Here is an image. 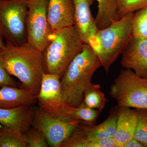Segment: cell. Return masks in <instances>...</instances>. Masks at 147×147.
Returning a JSON list of instances; mask_svg holds the SVG:
<instances>
[{"instance_id":"12","label":"cell","mask_w":147,"mask_h":147,"mask_svg":"<svg viewBox=\"0 0 147 147\" xmlns=\"http://www.w3.org/2000/svg\"><path fill=\"white\" fill-rule=\"evenodd\" d=\"M75 8L74 26L83 42L88 44L98 30L91 5L94 0H73Z\"/></svg>"},{"instance_id":"24","label":"cell","mask_w":147,"mask_h":147,"mask_svg":"<svg viewBox=\"0 0 147 147\" xmlns=\"http://www.w3.org/2000/svg\"><path fill=\"white\" fill-rule=\"evenodd\" d=\"M134 109L137 114V124L134 137L147 147V109Z\"/></svg>"},{"instance_id":"14","label":"cell","mask_w":147,"mask_h":147,"mask_svg":"<svg viewBox=\"0 0 147 147\" xmlns=\"http://www.w3.org/2000/svg\"><path fill=\"white\" fill-rule=\"evenodd\" d=\"M36 102L37 95L23 88L5 86L0 89V108L32 106Z\"/></svg>"},{"instance_id":"19","label":"cell","mask_w":147,"mask_h":147,"mask_svg":"<svg viewBox=\"0 0 147 147\" xmlns=\"http://www.w3.org/2000/svg\"><path fill=\"white\" fill-rule=\"evenodd\" d=\"M0 147H28L26 133L18 128L3 126L0 129Z\"/></svg>"},{"instance_id":"7","label":"cell","mask_w":147,"mask_h":147,"mask_svg":"<svg viewBox=\"0 0 147 147\" xmlns=\"http://www.w3.org/2000/svg\"><path fill=\"white\" fill-rule=\"evenodd\" d=\"M37 102L38 108L55 117L65 121L74 120L71 114L74 106L64 98L61 78L57 75L44 72Z\"/></svg>"},{"instance_id":"18","label":"cell","mask_w":147,"mask_h":147,"mask_svg":"<svg viewBox=\"0 0 147 147\" xmlns=\"http://www.w3.org/2000/svg\"><path fill=\"white\" fill-rule=\"evenodd\" d=\"M96 1L98 11L95 21L98 30H101L109 26L117 20V0Z\"/></svg>"},{"instance_id":"26","label":"cell","mask_w":147,"mask_h":147,"mask_svg":"<svg viewBox=\"0 0 147 147\" xmlns=\"http://www.w3.org/2000/svg\"><path fill=\"white\" fill-rule=\"evenodd\" d=\"M10 76L5 67L2 59L0 55V87L16 86V82Z\"/></svg>"},{"instance_id":"1","label":"cell","mask_w":147,"mask_h":147,"mask_svg":"<svg viewBox=\"0 0 147 147\" xmlns=\"http://www.w3.org/2000/svg\"><path fill=\"white\" fill-rule=\"evenodd\" d=\"M0 55L7 71L20 81L21 88L37 95L44 72L42 51L28 42L18 45L7 41Z\"/></svg>"},{"instance_id":"25","label":"cell","mask_w":147,"mask_h":147,"mask_svg":"<svg viewBox=\"0 0 147 147\" xmlns=\"http://www.w3.org/2000/svg\"><path fill=\"white\" fill-rule=\"evenodd\" d=\"M28 147H47L46 138L41 131L32 126L26 132Z\"/></svg>"},{"instance_id":"27","label":"cell","mask_w":147,"mask_h":147,"mask_svg":"<svg viewBox=\"0 0 147 147\" xmlns=\"http://www.w3.org/2000/svg\"><path fill=\"white\" fill-rule=\"evenodd\" d=\"M122 147H146L137 139L133 138L122 145Z\"/></svg>"},{"instance_id":"3","label":"cell","mask_w":147,"mask_h":147,"mask_svg":"<svg viewBox=\"0 0 147 147\" xmlns=\"http://www.w3.org/2000/svg\"><path fill=\"white\" fill-rule=\"evenodd\" d=\"M134 13L114 21L105 28L98 30L88 44L99 58L107 73L133 36L132 20Z\"/></svg>"},{"instance_id":"9","label":"cell","mask_w":147,"mask_h":147,"mask_svg":"<svg viewBox=\"0 0 147 147\" xmlns=\"http://www.w3.org/2000/svg\"><path fill=\"white\" fill-rule=\"evenodd\" d=\"M32 126L45 136L49 146L60 147L81 122L65 121L55 117L39 108H34Z\"/></svg>"},{"instance_id":"17","label":"cell","mask_w":147,"mask_h":147,"mask_svg":"<svg viewBox=\"0 0 147 147\" xmlns=\"http://www.w3.org/2000/svg\"><path fill=\"white\" fill-rule=\"evenodd\" d=\"M60 147H121L114 138L91 139L84 133L79 125L76 127Z\"/></svg>"},{"instance_id":"5","label":"cell","mask_w":147,"mask_h":147,"mask_svg":"<svg viewBox=\"0 0 147 147\" xmlns=\"http://www.w3.org/2000/svg\"><path fill=\"white\" fill-rule=\"evenodd\" d=\"M110 94L119 107L147 109V78L131 69H121L110 87Z\"/></svg>"},{"instance_id":"28","label":"cell","mask_w":147,"mask_h":147,"mask_svg":"<svg viewBox=\"0 0 147 147\" xmlns=\"http://www.w3.org/2000/svg\"><path fill=\"white\" fill-rule=\"evenodd\" d=\"M1 35V34L0 32V50H1L5 46V45L3 43L2 40Z\"/></svg>"},{"instance_id":"6","label":"cell","mask_w":147,"mask_h":147,"mask_svg":"<svg viewBox=\"0 0 147 147\" xmlns=\"http://www.w3.org/2000/svg\"><path fill=\"white\" fill-rule=\"evenodd\" d=\"M28 1L0 0V32L14 45L27 42Z\"/></svg>"},{"instance_id":"4","label":"cell","mask_w":147,"mask_h":147,"mask_svg":"<svg viewBox=\"0 0 147 147\" xmlns=\"http://www.w3.org/2000/svg\"><path fill=\"white\" fill-rule=\"evenodd\" d=\"M84 43L74 26L54 32L42 52L44 72L61 78Z\"/></svg>"},{"instance_id":"11","label":"cell","mask_w":147,"mask_h":147,"mask_svg":"<svg viewBox=\"0 0 147 147\" xmlns=\"http://www.w3.org/2000/svg\"><path fill=\"white\" fill-rule=\"evenodd\" d=\"M47 15L53 32L74 26L75 8L73 0H49Z\"/></svg>"},{"instance_id":"15","label":"cell","mask_w":147,"mask_h":147,"mask_svg":"<svg viewBox=\"0 0 147 147\" xmlns=\"http://www.w3.org/2000/svg\"><path fill=\"white\" fill-rule=\"evenodd\" d=\"M137 124V114L135 110L128 107H118L115 134L114 139L121 147L134 138Z\"/></svg>"},{"instance_id":"10","label":"cell","mask_w":147,"mask_h":147,"mask_svg":"<svg viewBox=\"0 0 147 147\" xmlns=\"http://www.w3.org/2000/svg\"><path fill=\"white\" fill-rule=\"evenodd\" d=\"M121 56L123 67L147 78V38L132 36Z\"/></svg>"},{"instance_id":"20","label":"cell","mask_w":147,"mask_h":147,"mask_svg":"<svg viewBox=\"0 0 147 147\" xmlns=\"http://www.w3.org/2000/svg\"><path fill=\"white\" fill-rule=\"evenodd\" d=\"M100 90L99 84L91 82L84 92L83 102L90 108L102 112L108 100Z\"/></svg>"},{"instance_id":"8","label":"cell","mask_w":147,"mask_h":147,"mask_svg":"<svg viewBox=\"0 0 147 147\" xmlns=\"http://www.w3.org/2000/svg\"><path fill=\"white\" fill-rule=\"evenodd\" d=\"M48 1H28L27 42L42 52L49 44L54 33L47 18Z\"/></svg>"},{"instance_id":"13","label":"cell","mask_w":147,"mask_h":147,"mask_svg":"<svg viewBox=\"0 0 147 147\" xmlns=\"http://www.w3.org/2000/svg\"><path fill=\"white\" fill-rule=\"evenodd\" d=\"M33 115L32 106L0 108V123L3 126L18 128L25 133L32 126Z\"/></svg>"},{"instance_id":"16","label":"cell","mask_w":147,"mask_h":147,"mask_svg":"<svg viewBox=\"0 0 147 147\" xmlns=\"http://www.w3.org/2000/svg\"><path fill=\"white\" fill-rule=\"evenodd\" d=\"M118 108L111 110L108 117L104 121L96 125L80 123L79 125L88 138L91 139H104L114 138L115 134Z\"/></svg>"},{"instance_id":"23","label":"cell","mask_w":147,"mask_h":147,"mask_svg":"<svg viewBox=\"0 0 147 147\" xmlns=\"http://www.w3.org/2000/svg\"><path fill=\"white\" fill-rule=\"evenodd\" d=\"M147 6V0H117V20Z\"/></svg>"},{"instance_id":"22","label":"cell","mask_w":147,"mask_h":147,"mask_svg":"<svg viewBox=\"0 0 147 147\" xmlns=\"http://www.w3.org/2000/svg\"><path fill=\"white\" fill-rule=\"evenodd\" d=\"M132 33L133 36L147 38V6L134 13Z\"/></svg>"},{"instance_id":"2","label":"cell","mask_w":147,"mask_h":147,"mask_svg":"<svg viewBox=\"0 0 147 147\" xmlns=\"http://www.w3.org/2000/svg\"><path fill=\"white\" fill-rule=\"evenodd\" d=\"M100 67L102 63L94 51L89 44L84 43L82 51L71 61L61 78L63 94L69 104L77 107L83 102L85 90Z\"/></svg>"},{"instance_id":"21","label":"cell","mask_w":147,"mask_h":147,"mask_svg":"<svg viewBox=\"0 0 147 147\" xmlns=\"http://www.w3.org/2000/svg\"><path fill=\"white\" fill-rule=\"evenodd\" d=\"M101 112L99 110L90 108L83 102L77 107H74L71 117L73 119L80 121L81 123L94 125L96 122Z\"/></svg>"}]
</instances>
